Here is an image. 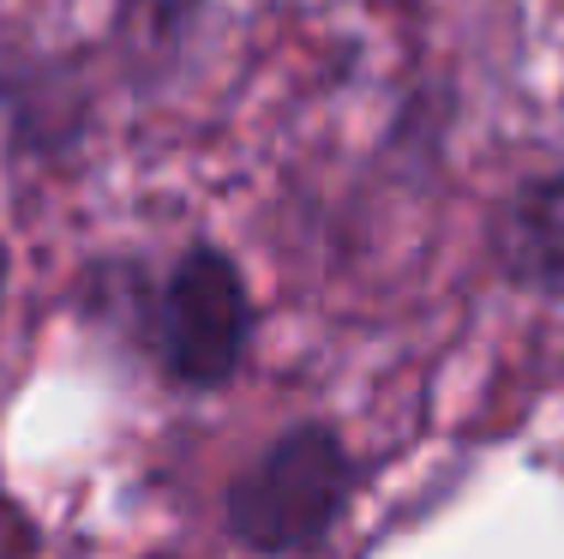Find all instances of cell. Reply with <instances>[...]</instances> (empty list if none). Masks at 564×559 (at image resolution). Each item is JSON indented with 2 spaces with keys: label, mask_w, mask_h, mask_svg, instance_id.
Wrapping results in <instances>:
<instances>
[{
  "label": "cell",
  "mask_w": 564,
  "mask_h": 559,
  "mask_svg": "<svg viewBox=\"0 0 564 559\" xmlns=\"http://www.w3.org/2000/svg\"><path fill=\"white\" fill-rule=\"evenodd\" d=\"M505 271L529 289H564V169L517 186L499 229Z\"/></svg>",
  "instance_id": "cell-3"
},
{
  "label": "cell",
  "mask_w": 564,
  "mask_h": 559,
  "mask_svg": "<svg viewBox=\"0 0 564 559\" xmlns=\"http://www.w3.org/2000/svg\"><path fill=\"white\" fill-rule=\"evenodd\" d=\"M252 343V295L240 265L217 247H186L163 277L151 319L156 367L186 391H217L240 373Z\"/></svg>",
  "instance_id": "cell-2"
},
{
  "label": "cell",
  "mask_w": 564,
  "mask_h": 559,
  "mask_svg": "<svg viewBox=\"0 0 564 559\" xmlns=\"http://www.w3.org/2000/svg\"><path fill=\"white\" fill-rule=\"evenodd\" d=\"M7 271H12V259H7V241H0V295H7Z\"/></svg>",
  "instance_id": "cell-4"
},
{
  "label": "cell",
  "mask_w": 564,
  "mask_h": 559,
  "mask_svg": "<svg viewBox=\"0 0 564 559\" xmlns=\"http://www.w3.org/2000/svg\"><path fill=\"white\" fill-rule=\"evenodd\" d=\"M355 487H360V470L348 458L343 433L325 428V421H301V428L276 433L228 482L223 524L247 553H264V559L306 553L343 524Z\"/></svg>",
  "instance_id": "cell-1"
}]
</instances>
